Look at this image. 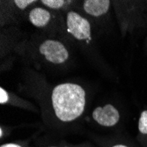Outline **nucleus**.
<instances>
[{
	"label": "nucleus",
	"mask_w": 147,
	"mask_h": 147,
	"mask_svg": "<svg viewBox=\"0 0 147 147\" xmlns=\"http://www.w3.org/2000/svg\"><path fill=\"white\" fill-rule=\"evenodd\" d=\"M51 100L55 114L60 121L71 122L85 110L86 92L77 84H60L53 89Z\"/></svg>",
	"instance_id": "1"
},
{
	"label": "nucleus",
	"mask_w": 147,
	"mask_h": 147,
	"mask_svg": "<svg viewBox=\"0 0 147 147\" xmlns=\"http://www.w3.org/2000/svg\"><path fill=\"white\" fill-rule=\"evenodd\" d=\"M68 32L78 41L89 42L92 37L90 22L76 11H69L66 16Z\"/></svg>",
	"instance_id": "2"
},
{
	"label": "nucleus",
	"mask_w": 147,
	"mask_h": 147,
	"mask_svg": "<svg viewBox=\"0 0 147 147\" xmlns=\"http://www.w3.org/2000/svg\"><path fill=\"white\" fill-rule=\"evenodd\" d=\"M39 50L47 61L55 64L63 63L69 58L68 49L57 40H46L40 45Z\"/></svg>",
	"instance_id": "3"
},
{
	"label": "nucleus",
	"mask_w": 147,
	"mask_h": 147,
	"mask_svg": "<svg viewBox=\"0 0 147 147\" xmlns=\"http://www.w3.org/2000/svg\"><path fill=\"white\" fill-rule=\"evenodd\" d=\"M92 118L101 126L112 127L119 122L120 115L113 105L107 104L104 107H98L93 110Z\"/></svg>",
	"instance_id": "4"
},
{
	"label": "nucleus",
	"mask_w": 147,
	"mask_h": 147,
	"mask_svg": "<svg viewBox=\"0 0 147 147\" xmlns=\"http://www.w3.org/2000/svg\"><path fill=\"white\" fill-rule=\"evenodd\" d=\"M110 7L109 0H86L83 2L84 11L93 17H100L106 14Z\"/></svg>",
	"instance_id": "5"
},
{
	"label": "nucleus",
	"mask_w": 147,
	"mask_h": 147,
	"mask_svg": "<svg viewBox=\"0 0 147 147\" xmlns=\"http://www.w3.org/2000/svg\"><path fill=\"white\" fill-rule=\"evenodd\" d=\"M51 20L50 12L44 8L35 7L29 12L30 22L37 28H43L47 26Z\"/></svg>",
	"instance_id": "6"
},
{
	"label": "nucleus",
	"mask_w": 147,
	"mask_h": 147,
	"mask_svg": "<svg viewBox=\"0 0 147 147\" xmlns=\"http://www.w3.org/2000/svg\"><path fill=\"white\" fill-rule=\"evenodd\" d=\"M41 3L50 9L57 10L64 7L66 5H68L71 2L64 1V0H42V1H41Z\"/></svg>",
	"instance_id": "7"
},
{
	"label": "nucleus",
	"mask_w": 147,
	"mask_h": 147,
	"mask_svg": "<svg viewBox=\"0 0 147 147\" xmlns=\"http://www.w3.org/2000/svg\"><path fill=\"white\" fill-rule=\"evenodd\" d=\"M138 129L142 134H147V110H144L141 113L138 121Z\"/></svg>",
	"instance_id": "8"
},
{
	"label": "nucleus",
	"mask_w": 147,
	"mask_h": 147,
	"mask_svg": "<svg viewBox=\"0 0 147 147\" xmlns=\"http://www.w3.org/2000/svg\"><path fill=\"white\" fill-rule=\"evenodd\" d=\"M34 2L35 1H34V0H15V1H13L14 5L19 9H21V10L26 9V7H28L29 5H33Z\"/></svg>",
	"instance_id": "9"
},
{
	"label": "nucleus",
	"mask_w": 147,
	"mask_h": 147,
	"mask_svg": "<svg viewBox=\"0 0 147 147\" xmlns=\"http://www.w3.org/2000/svg\"><path fill=\"white\" fill-rule=\"evenodd\" d=\"M0 93H1V97H0V103L5 104L9 100V94L4 88H0Z\"/></svg>",
	"instance_id": "10"
},
{
	"label": "nucleus",
	"mask_w": 147,
	"mask_h": 147,
	"mask_svg": "<svg viewBox=\"0 0 147 147\" xmlns=\"http://www.w3.org/2000/svg\"><path fill=\"white\" fill-rule=\"evenodd\" d=\"M1 147H22L20 144H5L1 145Z\"/></svg>",
	"instance_id": "11"
},
{
	"label": "nucleus",
	"mask_w": 147,
	"mask_h": 147,
	"mask_svg": "<svg viewBox=\"0 0 147 147\" xmlns=\"http://www.w3.org/2000/svg\"><path fill=\"white\" fill-rule=\"evenodd\" d=\"M113 147H128V146L123 145V144H116V145H114Z\"/></svg>",
	"instance_id": "12"
},
{
	"label": "nucleus",
	"mask_w": 147,
	"mask_h": 147,
	"mask_svg": "<svg viewBox=\"0 0 147 147\" xmlns=\"http://www.w3.org/2000/svg\"><path fill=\"white\" fill-rule=\"evenodd\" d=\"M0 132H1V138H2V137H3V131H2V129H0Z\"/></svg>",
	"instance_id": "13"
},
{
	"label": "nucleus",
	"mask_w": 147,
	"mask_h": 147,
	"mask_svg": "<svg viewBox=\"0 0 147 147\" xmlns=\"http://www.w3.org/2000/svg\"><path fill=\"white\" fill-rule=\"evenodd\" d=\"M50 147H56V146H50Z\"/></svg>",
	"instance_id": "14"
}]
</instances>
